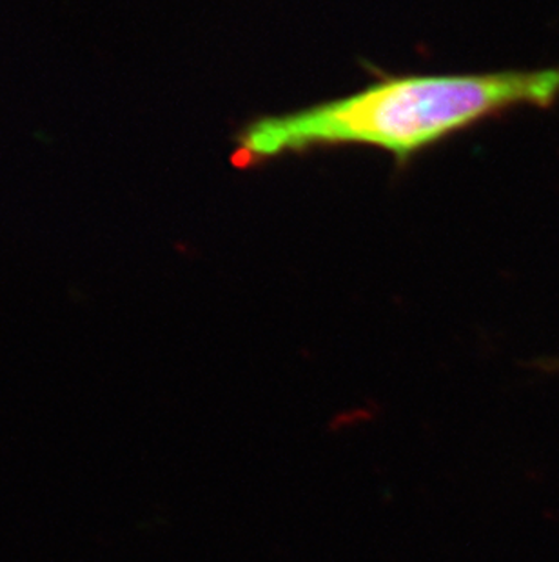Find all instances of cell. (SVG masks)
I'll return each mask as SVG.
<instances>
[{"mask_svg": "<svg viewBox=\"0 0 559 562\" xmlns=\"http://www.w3.org/2000/svg\"><path fill=\"white\" fill-rule=\"evenodd\" d=\"M558 99L559 68L386 77L347 97L254 119L238 132L232 162L334 146H370L407 162L512 108H549Z\"/></svg>", "mask_w": 559, "mask_h": 562, "instance_id": "obj_1", "label": "cell"}]
</instances>
